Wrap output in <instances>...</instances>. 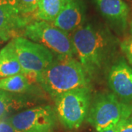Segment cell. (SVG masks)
<instances>
[{
	"label": "cell",
	"instance_id": "cell-1",
	"mask_svg": "<svg viewBox=\"0 0 132 132\" xmlns=\"http://www.w3.org/2000/svg\"><path fill=\"white\" fill-rule=\"evenodd\" d=\"M71 39L75 54L89 79L97 75L113 52L111 36L101 29L83 24L73 32Z\"/></svg>",
	"mask_w": 132,
	"mask_h": 132
},
{
	"label": "cell",
	"instance_id": "cell-2",
	"mask_svg": "<svg viewBox=\"0 0 132 132\" xmlns=\"http://www.w3.org/2000/svg\"><path fill=\"white\" fill-rule=\"evenodd\" d=\"M35 80L53 98L68 91L89 87L90 79L73 57H57Z\"/></svg>",
	"mask_w": 132,
	"mask_h": 132
},
{
	"label": "cell",
	"instance_id": "cell-3",
	"mask_svg": "<svg viewBox=\"0 0 132 132\" xmlns=\"http://www.w3.org/2000/svg\"><path fill=\"white\" fill-rule=\"evenodd\" d=\"M132 114V105L123 103L112 93L98 94L90 103L87 120L101 131Z\"/></svg>",
	"mask_w": 132,
	"mask_h": 132
},
{
	"label": "cell",
	"instance_id": "cell-4",
	"mask_svg": "<svg viewBox=\"0 0 132 132\" xmlns=\"http://www.w3.org/2000/svg\"><path fill=\"white\" fill-rule=\"evenodd\" d=\"M24 38L48 48L57 57H73L74 47L68 33L52 23L43 21L30 22L24 28Z\"/></svg>",
	"mask_w": 132,
	"mask_h": 132
},
{
	"label": "cell",
	"instance_id": "cell-5",
	"mask_svg": "<svg viewBox=\"0 0 132 132\" xmlns=\"http://www.w3.org/2000/svg\"><path fill=\"white\" fill-rule=\"evenodd\" d=\"M55 112L60 123L68 129L81 126L89 112L91 94L89 87H81L56 97Z\"/></svg>",
	"mask_w": 132,
	"mask_h": 132
},
{
	"label": "cell",
	"instance_id": "cell-6",
	"mask_svg": "<svg viewBox=\"0 0 132 132\" xmlns=\"http://www.w3.org/2000/svg\"><path fill=\"white\" fill-rule=\"evenodd\" d=\"M12 40L23 73L29 78L35 79L54 60L52 52L39 43L24 37H15Z\"/></svg>",
	"mask_w": 132,
	"mask_h": 132
},
{
	"label": "cell",
	"instance_id": "cell-7",
	"mask_svg": "<svg viewBox=\"0 0 132 132\" xmlns=\"http://www.w3.org/2000/svg\"><path fill=\"white\" fill-rule=\"evenodd\" d=\"M57 114L49 106L28 109L7 119L22 132H52L56 126Z\"/></svg>",
	"mask_w": 132,
	"mask_h": 132
},
{
	"label": "cell",
	"instance_id": "cell-8",
	"mask_svg": "<svg viewBox=\"0 0 132 132\" xmlns=\"http://www.w3.org/2000/svg\"><path fill=\"white\" fill-rule=\"evenodd\" d=\"M108 85L121 101L132 105V66L125 60L120 59L111 66Z\"/></svg>",
	"mask_w": 132,
	"mask_h": 132
},
{
	"label": "cell",
	"instance_id": "cell-9",
	"mask_svg": "<svg viewBox=\"0 0 132 132\" xmlns=\"http://www.w3.org/2000/svg\"><path fill=\"white\" fill-rule=\"evenodd\" d=\"M30 23L19 11L18 0H0V39L7 41Z\"/></svg>",
	"mask_w": 132,
	"mask_h": 132
},
{
	"label": "cell",
	"instance_id": "cell-10",
	"mask_svg": "<svg viewBox=\"0 0 132 132\" xmlns=\"http://www.w3.org/2000/svg\"><path fill=\"white\" fill-rule=\"evenodd\" d=\"M85 12L82 0H65L62 10L52 24L66 32H73L83 25Z\"/></svg>",
	"mask_w": 132,
	"mask_h": 132
},
{
	"label": "cell",
	"instance_id": "cell-11",
	"mask_svg": "<svg viewBox=\"0 0 132 132\" xmlns=\"http://www.w3.org/2000/svg\"><path fill=\"white\" fill-rule=\"evenodd\" d=\"M104 19L114 28L123 32L127 28L130 7L124 0H93Z\"/></svg>",
	"mask_w": 132,
	"mask_h": 132
},
{
	"label": "cell",
	"instance_id": "cell-12",
	"mask_svg": "<svg viewBox=\"0 0 132 132\" xmlns=\"http://www.w3.org/2000/svg\"><path fill=\"white\" fill-rule=\"evenodd\" d=\"M23 73L13 40L0 51V79Z\"/></svg>",
	"mask_w": 132,
	"mask_h": 132
},
{
	"label": "cell",
	"instance_id": "cell-13",
	"mask_svg": "<svg viewBox=\"0 0 132 132\" xmlns=\"http://www.w3.org/2000/svg\"><path fill=\"white\" fill-rule=\"evenodd\" d=\"M65 0H40L35 16L38 21L53 22L60 13Z\"/></svg>",
	"mask_w": 132,
	"mask_h": 132
},
{
	"label": "cell",
	"instance_id": "cell-14",
	"mask_svg": "<svg viewBox=\"0 0 132 132\" xmlns=\"http://www.w3.org/2000/svg\"><path fill=\"white\" fill-rule=\"evenodd\" d=\"M30 88L29 77L20 73L0 79V90L10 93H21Z\"/></svg>",
	"mask_w": 132,
	"mask_h": 132
},
{
	"label": "cell",
	"instance_id": "cell-15",
	"mask_svg": "<svg viewBox=\"0 0 132 132\" xmlns=\"http://www.w3.org/2000/svg\"><path fill=\"white\" fill-rule=\"evenodd\" d=\"M21 105L10 93L0 90V120L5 117L13 109L19 108Z\"/></svg>",
	"mask_w": 132,
	"mask_h": 132
},
{
	"label": "cell",
	"instance_id": "cell-16",
	"mask_svg": "<svg viewBox=\"0 0 132 132\" xmlns=\"http://www.w3.org/2000/svg\"><path fill=\"white\" fill-rule=\"evenodd\" d=\"M40 0H18L19 11L24 16L29 18V15L35 13Z\"/></svg>",
	"mask_w": 132,
	"mask_h": 132
},
{
	"label": "cell",
	"instance_id": "cell-17",
	"mask_svg": "<svg viewBox=\"0 0 132 132\" xmlns=\"http://www.w3.org/2000/svg\"><path fill=\"white\" fill-rule=\"evenodd\" d=\"M121 48L129 64L132 66V38L123 41L121 43Z\"/></svg>",
	"mask_w": 132,
	"mask_h": 132
},
{
	"label": "cell",
	"instance_id": "cell-18",
	"mask_svg": "<svg viewBox=\"0 0 132 132\" xmlns=\"http://www.w3.org/2000/svg\"><path fill=\"white\" fill-rule=\"evenodd\" d=\"M118 132H132V114L118 123Z\"/></svg>",
	"mask_w": 132,
	"mask_h": 132
},
{
	"label": "cell",
	"instance_id": "cell-19",
	"mask_svg": "<svg viewBox=\"0 0 132 132\" xmlns=\"http://www.w3.org/2000/svg\"><path fill=\"white\" fill-rule=\"evenodd\" d=\"M0 132H22L15 128L7 120H0Z\"/></svg>",
	"mask_w": 132,
	"mask_h": 132
},
{
	"label": "cell",
	"instance_id": "cell-20",
	"mask_svg": "<svg viewBox=\"0 0 132 132\" xmlns=\"http://www.w3.org/2000/svg\"><path fill=\"white\" fill-rule=\"evenodd\" d=\"M118 123L115 124V125H112V126H111L106 128L98 132H118Z\"/></svg>",
	"mask_w": 132,
	"mask_h": 132
},
{
	"label": "cell",
	"instance_id": "cell-21",
	"mask_svg": "<svg viewBox=\"0 0 132 132\" xmlns=\"http://www.w3.org/2000/svg\"><path fill=\"white\" fill-rule=\"evenodd\" d=\"M131 35H132V24H131Z\"/></svg>",
	"mask_w": 132,
	"mask_h": 132
},
{
	"label": "cell",
	"instance_id": "cell-22",
	"mask_svg": "<svg viewBox=\"0 0 132 132\" xmlns=\"http://www.w3.org/2000/svg\"><path fill=\"white\" fill-rule=\"evenodd\" d=\"M1 42H2V40L0 39V43H1Z\"/></svg>",
	"mask_w": 132,
	"mask_h": 132
},
{
	"label": "cell",
	"instance_id": "cell-23",
	"mask_svg": "<svg viewBox=\"0 0 132 132\" xmlns=\"http://www.w3.org/2000/svg\"><path fill=\"white\" fill-rule=\"evenodd\" d=\"M131 1H132V0H131Z\"/></svg>",
	"mask_w": 132,
	"mask_h": 132
}]
</instances>
